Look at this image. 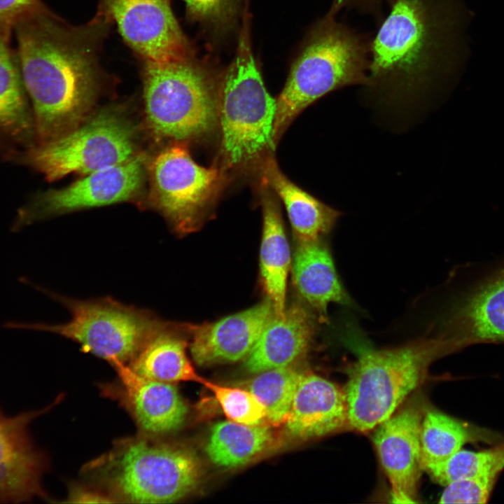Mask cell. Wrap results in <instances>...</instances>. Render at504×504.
Instances as JSON below:
<instances>
[{
  "label": "cell",
  "instance_id": "cell-9",
  "mask_svg": "<svg viewBox=\"0 0 504 504\" xmlns=\"http://www.w3.org/2000/svg\"><path fill=\"white\" fill-rule=\"evenodd\" d=\"M136 134L135 127L122 110L106 108L33 148L29 162L50 181L71 173L86 175L132 158Z\"/></svg>",
  "mask_w": 504,
  "mask_h": 504
},
{
  "label": "cell",
  "instance_id": "cell-1",
  "mask_svg": "<svg viewBox=\"0 0 504 504\" xmlns=\"http://www.w3.org/2000/svg\"><path fill=\"white\" fill-rule=\"evenodd\" d=\"M110 25L96 15L71 26L48 10L15 27L23 81L44 141L88 118L101 86L99 54Z\"/></svg>",
  "mask_w": 504,
  "mask_h": 504
},
{
  "label": "cell",
  "instance_id": "cell-24",
  "mask_svg": "<svg viewBox=\"0 0 504 504\" xmlns=\"http://www.w3.org/2000/svg\"><path fill=\"white\" fill-rule=\"evenodd\" d=\"M266 426L245 425L232 421H220L211 428L205 447L216 465L225 468L246 465L262 454L273 442Z\"/></svg>",
  "mask_w": 504,
  "mask_h": 504
},
{
  "label": "cell",
  "instance_id": "cell-29",
  "mask_svg": "<svg viewBox=\"0 0 504 504\" xmlns=\"http://www.w3.org/2000/svg\"><path fill=\"white\" fill-rule=\"evenodd\" d=\"M202 384L213 393L229 420L253 426L266 418L264 406L249 390L227 387L206 379Z\"/></svg>",
  "mask_w": 504,
  "mask_h": 504
},
{
  "label": "cell",
  "instance_id": "cell-22",
  "mask_svg": "<svg viewBox=\"0 0 504 504\" xmlns=\"http://www.w3.org/2000/svg\"><path fill=\"white\" fill-rule=\"evenodd\" d=\"M260 168L262 181L281 200L298 240L321 239L330 232L341 216L340 211L290 181L272 156H267Z\"/></svg>",
  "mask_w": 504,
  "mask_h": 504
},
{
  "label": "cell",
  "instance_id": "cell-26",
  "mask_svg": "<svg viewBox=\"0 0 504 504\" xmlns=\"http://www.w3.org/2000/svg\"><path fill=\"white\" fill-rule=\"evenodd\" d=\"M302 373L290 366L258 373L248 384L264 406L266 418L273 425L286 421Z\"/></svg>",
  "mask_w": 504,
  "mask_h": 504
},
{
  "label": "cell",
  "instance_id": "cell-25",
  "mask_svg": "<svg viewBox=\"0 0 504 504\" xmlns=\"http://www.w3.org/2000/svg\"><path fill=\"white\" fill-rule=\"evenodd\" d=\"M473 437L461 421L437 410H427L423 415L420 433L423 471L447 460Z\"/></svg>",
  "mask_w": 504,
  "mask_h": 504
},
{
  "label": "cell",
  "instance_id": "cell-19",
  "mask_svg": "<svg viewBox=\"0 0 504 504\" xmlns=\"http://www.w3.org/2000/svg\"><path fill=\"white\" fill-rule=\"evenodd\" d=\"M316 330L314 315L300 303L274 314L245 358L247 371L258 374L290 366L308 350Z\"/></svg>",
  "mask_w": 504,
  "mask_h": 504
},
{
  "label": "cell",
  "instance_id": "cell-31",
  "mask_svg": "<svg viewBox=\"0 0 504 504\" xmlns=\"http://www.w3.org/2000/svg\"><path fill=\"white\" fill-rule=\"evenodd\" d=\"M48 10L41 0H0V41L8 44L20 21Z\"/></svg>",
  "mask_w": 504,
  "mask_h": 504
},
{
  "label": "cell",
  "instance_id": "cell-27",
  "mask_svg": "<svg viewBox=\"0 0 504 504\" xmlns=\"http://www.w3.org/2000/svg\"><path fill=\"white\" fill-rule=\"evenodd\" d=\"M31 120L21 80L8 49L0 41V130L15 136L26 134Z\"/></svg>",
  "mask_w": 504,
  "mask_h": 504
},
{
  "label": "cell",
  "instance_id": "cell-2",
  "mask_svg": "<svg viewBox=\"0 0 504 504\" xmlns=\"http://www.w3.org/2000/svg\"><path fill=\"white\" fill-rule=\"evenodd\" d=\"M467 25L462 0H396L371 39L366 87L412 94L456 74Z\"/></svg>",
  "mask_w": 504,
  "mask_h": 504
},
{
  "label": "cell",
  "instance_id": "cell-8",
  "mask_svg": "<svg viewBox=\"0 0 504 504\" xmlns=\"http://www.w3.org/2000/svg\"><path fill=\"white\" fill-rule=\"evenodd\" d=\"M276 99L267 91L247 40L219 83L218 122L222 168H238L275 148Z\"/></svg>",
  "mask_w": 504,
  "mask_h": 504
},
{
  "label": "cell",
  "instance_id": "cell-15",
  "mask_svg": "<svg viewBox=\"0 0 504 504\" xmlns=\"http://www.w3.org/2000/svg\"><path fill=\"white\" fill-rule=\"evenodd\" d=\"M111 365L118 382L102 386V392L127 411L141 433L161 437L183 425L188 408L174 384L144 377L122 363Z\"/></svg>",
  "mask_w": 504,
  "mask_h": 504
},
{
  "label": "cell",
  "instance_id": "cell-17",
  "mask_svg": "<svg viewBox=\"0 0 504 504\" xmlns=\"http://www.w3.org/2000/svg\"><path fill=\"white\" fill-rule=\"evenodd\" d=\"M269 299L217 321L187 325L193 360L199 365L233 363L246 358L274 315Z\"/></svg>",
  "mask_w": 504,
  "mask_h": 504
},
{
  "label": "cell",
  "instance_id": "cell-7",
  "mask_svg": "<svg viewBox=\"0 0 504 504\" xmlns=\"http://www.w3.org/2000/svg\"><path fill=\"white\" fill-rule=\"evenodd\" d=\"M20 281L64 304L71 314L66 323L50 324L8 321L10 329L53 332L80 344V349L110 364H128L150 337L165 322L151 311L111 298L87 300L59 295L22 277Z\"/></svg>",
  "mask_w": 504,
  "mask_h": 504
},
{
  "label": "cell",
  "instance_id": "cell-20",
  "mask_svg": "<svg viewBox=\"0 0 504 504\" xmlns=\"http://www.w3.org/2000/svg\"><path fill=\"white\" fill-rule=\"evenodd\" d=\"M294 284L303 299L323 321L330 303L353 307L323 238L298 240L293 262Z\"/></svg>",
  "mask_w": 504,
  "mask_h": 504
},
{
  "label": "cell",
  "instance_id": "cell-6",
  "mask_svg": "<svg viewBox=\"0 0 504 504\" xmlns=\"http://www.w3.org/2000/svg\"><path fill=\"white\" fill-rule=\"evenodd\" d=\"M144 62L146 121L155 138L186 141L215 128L219 84L207 68L194 57Z\"/></svg>",
  "mask_w": 504,
  "mask_h": 504
},
{
  "label": "cell",
  "instance_id": "cell-16",
  "mask_svg": "<svg viewBox=\"0 0 504 504\" xmlns=\"http://www.w3.org/2000/svg\"><path fill=\"white\" fill-rule=\"evenodd\" d=\"M423 415L417 407L407 406L375 427L372 435L396 502H416L423 471L420 440Z\"/></svg>",
  "mask_w": 504,
  "mask_h": 504
},
{
  "label": "cell",
  "instance_id": "cell-10",
  "mask_svg": "<svg viewBox=\"0 0 504 504\" xmlns=\"http://www.w3.org/2000/svg\"><path fill=\"white\" fill-rule=\"evenodd\" d=\"M149 174L150 203L179 235L198 229L226 179L222 168L195 162L186 141L158 153Z\"/></svg>",
  "mask_w": 504,
  "mask_h": 504
},
{
  "label": "cell",
  "instance_id": "cell-32",
  "mask_svg": "<svg viewBox=\"0 0 504 504\" xmlns=\"http://www.w3.org/2000/svg\"><path fill=\"white\" fill-rule=\"evenodd\" d=\"M65 502L74 503H109L115 500L105 491L81 485H72Z\"/></svg>",
  "mask_w": 504,
  "mask_h": 504
},
{
  "label": "cell",
  "instance_id": "cell-18",
  "mask_svg": "<svg viewBox=\"0 0 504 504\" xmlns=\"http://www.w3.org/2000/svg\"><path fill=\"white\" fill-rule=\"evenodd\" d=\"M285 424L292 437L302 440L349 427L344 389L318 374L302 373Z\"/></svg>",
  "mask_w": 504,
  "mask_h": 504
},
{
  "label": "cell",
  "instance_id": "cell-3",
  "mask_svg": "<svg viewBox=\"0 0 504 504\" xmlns=\"http://www.w3.org/2000/svg\"><path fill=\"white\" fill-rule=\"evenodd\" d=\"M341 330L342 338L356 355L347 369L344 388L348 426L361 433L375 428L393 414L423 381L433 360L459 349L442 335L377 349L354 321L346 322Z\"/></svg>",
  "mask_w": 504,
  "mask_h": 504
},
{
  "label": "cell",
  "instance_id": "cell-33",
  "mask_svg": "<svg viewBox=\"0 0 504 504\" xmlns=\"http://www.w3.org/2000/svg\"><path fill=\"white\" fill-rule=\"evenodd\" d=\"M396 0H335L333 5L338 9L354 8L363 13H368L382 18L384 4L389 7Z\"/></svg>",
  "mask_w": 504,
  "mask_h": 504
},
{
  "label": "cell",
  "instance_id": "cell-4",
  "mask_svg": "<svg viewBox=\"0 0 504 504\" xmlns=\"http://www.w3.org/2000/svg\"><path fill=\"white\" fill-rule=\"evenodd\" d=\"M82 472L115 503H174L194 491L201 477L190 449L141 433L118 440Z\"/></svg>",
  "mask_w": 504,
  "mask_h": 504
},
{
  "label": "cell",
  "instance_id": "cell-11",
  "mask_svg": "<svg viewBox=\"0 0 504 504\" xmlns=\"http://www.w3.org/2000/svg\"><path fill=\"white\" fill-rule=\"evenodd\" d=\"M96 15L115 22L124 41L144 62H166L193 57L170 0H98Z\"/></svg>",
  "mask_w": 504,
  "mask_h": 504
},
{
  "label": "cell",
  "instance_id": "cell-23",
  "mask_svg": "<svg viewBox=\"0 0 504 504\" xmlns=\"http://www.w3.org/2000/svg\"><path fill=\"white\" fill-rule=\"evenodd\" d=\"M262 234L260 250V275L264 290L276 316H283L290 251L280 209L268 186L262 183Z\"/></svg>",
  "mask_w": 504,
  "mask_h": 504
},
{
  "label": "cell",
  "instance_id": "cell-21",
  "mask_svg": "<svg viewBox=\"0 0 504 504\" xmlns=\"http://www.w3.org/2000/svg\"><path fill=\"white\" fill-rule=\"evenodd\" d=\"M186 331L187 325L165 321L127 365L148 379L171 384L195 382L202 384L205 379L196 372L186 354Z\"/></svg>",
  "mask_w": 504,
  "mask_h": 504
},
{
  "label": "cell",
  "instance_id": "cell-5",
  "mask_svg": "<svg viewBox=\"0 0 504 504\" xmlns=\"http://www.w3.org/2000/svg\"><path fill=\"white\" fill-rule=\"evenodd\" d=\"M333 4L310 31L276 99L274 140L304 108L327 94L369 82L372 38L338 21Z\"/></svg>",
  "mask_w": 504,
  "mask_h": 504
},
{
  "label": "cell",
  "instance_id": "cell-13",
  "mask_svg": "<svg viewBox=\"0 0 504 504\" xmlns=\"http://www.w3.org/2000/svg\"><path fill=\"white\" fill-rule=\"evenodd\" d=\"M145 162V156L137 154L121 164L86 174L66 188L46 193L34 206L20 214L13 230L50 216L131 200L141 188Z\"/></svg>",
  "mask_w": 504,
  "mask_h": 504
},
{
  "label": "cell",
  "instance_id": "cell-12",
  "mask_svg": "<svg viewBox=\"0 0 504 504\" xmlns=\"http://www.w3.org/2000/svg\"><path fill=\"white\" fill-rule=\"evenodd\" d=\"M472 274L451 302L441 335L461 347L478 342L504 343V255L477 263Z\"/></svg>",
  "mask_w": 504,
  "mask_h": 504
},
{
  "label": "cell",
  "instance_id": "cell-30",
  "mask_svg": "<svg viewBox=\"0 0 504 504\" xmlns=\"http://www.w3.org/2000/svg\"><path fill=\"white\" fill-rule=\"evenodd\" d=\"M188 17L218 29L227 28L234 21L237 0H183Z\"/></svg>",
  "mask_w": 504,
  "mask_h": 504
},
{
  "label": "cell",
  "instance_id": "cell-28",
  "mask_svg": "<svg viewBox=\"0 0 504 504\" xmlns=\"http://www.w3.org/2000/svg\"><path fill=\"white\" fill-rule=\"evenodd\" d=\"M496 468L504 469V444L477 451L461 449L426 472L434 482L445 486L479 475L491 477V470Z\"/></svg>",
  "mask_w": 504,
  "mask_h": 504
},
{
  "label": "cell",
  "instance_id": "cell-14",
  "mask_svg": "<svg viewBox=\"0 0 504 504\" xmlns=\"http://www.w3.org/2000/svg\"><path fill=\"white\" fill-rule=\"evenodd\" d=\"M58 396L40 410L7 416L0 407V503H22L41 497L51 501L43 489L42 477L49 470L48 455L37 447L29 427L62 399Z\"/></svg>",
  "mask_w": 504,
  "mask_h": 504
}]
</instances>
